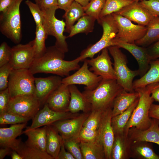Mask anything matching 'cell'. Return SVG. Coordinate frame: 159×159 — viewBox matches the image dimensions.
Segmentation results:
<instances>
[{
  "instance_id": "17",
  "label": "cell",
  "mask_w": 159,
  "mask_h": 159,
  "mask_svg": "<svg viewBox=\"0 0 159 159\" xmlns=\"http://www.w3.org/2000/svg\"><path fill=\"white\" fill-rule=\"evenodd\" d=\"M115 13L125 17L138 25L144 26H147L155 16L139 2L135 1Z\"/></svg>"
},
{
  "instance_id": "24",
  "label": "cell",
  "mask_w": 159,
  "mask_h": 159,
  "mask_svg": "<svg viewBox=\"0 0 159 159\" xmlns=\"http://www.w3.org/2000/svg\"><path fill=\"white\" fill-rule=\"evenodd\" d=\"M130 158L133 159H159V155L155 152L152 145L145 141H130Z\"/></svg>"
},
{
  "instance_id": "15",
  "label": "cell",
  "mask_w": 159,
  "mask_h": 159,
  "mask_svg": "<svg viewBox=\"0 0 159 159\" xmlns=\"http://www.w3.org/2000/svg\"><path fill=\"white\" fill-rule=\"evenodd\" d=\"M86 59L88 65L91 66L89 69L95 74L103 79L116 80L107 48L103 49L101 54L96 57Z\"/></svg>"
},
{
  "instance_id": "47",
  "label": "cell",
  "mask_w": 159,
  "mask_h": 159,
  "mask_svg": "<svg viewBox=\"0 0 159 159\" xmlns=\"http://www.w3.org/2000/svg\"><path fill=\"white\" fill-rule=\"evenodd\" d=\"M10 98L8 88L0 91V115L7 112Z\"/></svg>"
},
{
  "instance_id": "28",
  "label": "cell",
  "mask_w": 159,
  "mask_h": 159,
  "mask_svg": "<svg viewBox=\"0 0 159 159\" xmlns=\"http://www.w3.org/2000/svg\"><path fill=\"white\" fill-rule=\"evenodd\" d=\"M47 126L46 152L54 159H56L63 140L59 132L52 125Z\"/></svg>"
},
{
  "instance_id": "9",
  "label": "cell",
  "mask_w": 159,
  "mask_h": 159,
  "mask_svg": "<svg viewBox=\"0 0 159 159\" xmlns=\"http://www.w3.org/2000/svg\"><path fill=\"white\" fill-rule=\"evenodd\" d=\"M57 8H52L44 11L42 25L47 35L54 37L56 39L55 45L65 53L68 51L66 41L67 37L64 35L66 24L63 20L57 19L55 16Z\"/></svg>"
},
{
  "instance_id": "13",
  "label": "cell",
  "mask_w": 159,
  "mask_h": 159,
  "mask_svg": "<svg viewBox=\"0 0 159 159\" xmlns=\"http://www.w3.org/2000/svg\"><path fill=\"white\" fill-rule=\"evenodd\" d=\"M112 108L105 110L103 113L96 140L103 145L105 159H111V154L115 135L111 125Z\"/></svg>"
},
{
  "instance_id": "50",
  "label": "cell",
  "mask_w": 159,
  "mask_h": 159,
  "mask_svg": "<svg viewBox=\"0 0 159 159\" xmlns=\"http://www.w3.org/2000/svg\"><path fill=\"white\" fill-rule=\"evenodd\" d=\"M65 149L63 141L56 159H75L69 151H66Z\"/></svg>"
},
{
  "instance_id": "3",
  "label": "cell",
  "mask_w": 159,
  "mask_h": 159,
  "mask_svg": "<svg viewBox=\"0 0 159 159\" xmlns=\"http://www.w3.org/2000/svg\"><path fill=\"white\" fill-rule=\"evenodd\" d=\"M123 89L116 80L102 78L95 88L85 90L82 93L90 104L91 110H105L112 108L115 98Z\"/></svg>"
},
{
  "instance_id": "12",
  "label": "cell",
  "mask_w": 159,
  "mask_h": 159,
  "mask_svg": "<svg viewBox=\"0 0 159 159\" xmlns=\"http://www.w3.org/2000/svg\"><path fill=\"white\" fill-rule=\"evenodd\" d=\"M82 66L75 73L62 79V83L69 85H82L86 87L85 90H92L95 88L102 78L92 72L88 69V64L86 59Z\"/></svg>"
},
{
  "instance_id": "10",
  "label": "cell",
  "mask_w": 159,
  "mask_h": 159,
  "mask_svg": "<svg viewBox=\"0 0 159 159\" xmlns=\"http://www.w3.org/2000/svg\"><path fill=\"white\" fill-rule=\"evenodd\" d=\"M41 103L34 95L11 97L7 112L32 119L39 110Z\"/></svg>"
},
{
  "instance_id": "1",
  "label": "cell",
  "mask_w": 159,
  "mask_h": 159,
  "mask_svg": "<svg viewBox=\"0 0 159 159\" xmlns=\"http://www.w3.org/2000/svg\"><path fill=\"white\" fill-rule=\"evenodd\" d=\"M65 53L55 45L47 47L42 56L35 59L29 69L33 74L43 73L68 76L70 72L80 68V61L78 57L71 61L64 60Z\"/></svg>"
},
{
  "instance_id": "2",
  "label": "cell",
  "mask_w": 159,
  "mask_h": 159,
  "mask_svg": "<svg viewBox=\"0 0 159 159\" xmlns=\"http://www.w3.org/2000/svg\"><path fill=\"white\" fill-rule=\"evenodd\" d=\"M158 82L135 89L139 94L138 102L125 127L124 131L125 135H128L129 130L132 127L143 130L150 127L151 118L149 116V111L151 104L154 101L150 95L152 90Z\"/></svg>"
},
{
  "instance_id": "29",
  "label": "cell",
  "mask_w": 159,
  "mask_h": 159,
  "mask_svg": "<svg viewBox=\"0 0 159 159\" xmlns=\"http://www.w3.org/2000/svg\"><path fill=\"white\" fill-rule=\"evenodd\" d=\"M150 65V68L147 72L133 82L134 90L151 84L159 82V59L151 60Z\"/></svg>"
},
{
  "instance_id": "14",
  "label": "cell",
  "mask_w": 159,
  "mask_h": 159,
  "mask_svg": "<svg viewBox=\"0 0 159 159\" xmlns=\"http://www.w3.org/2000/svg\"><path fill=\"white\" fill-rule=\"evenodd\" d=\"M79 114L69 112H59L50 108L47 103L32 118V122L29 127L31 129L50 125L61 120L72 118Z\"/></svg>"
},
{
  "instance_id": "38",
  "label": "cell",
  "mask_w": 159,
  "mask_h": 159,
  "mask_svg": "<svg viewBox=\"0 0 159 159\" xmlns=\"http://www.w3.org/2000/svg\"><path fill=\"white\" fill-rule=\"evenodd\" d=\"M63 140L66 149L75 159H83L80 147L81 141L78 137Z\"/></svg>"
},
{
  "instance_id": "23",
  "label": "cell",
  "mask_w": 159,
  "mask_h": 159,
  "mask_svg": "<svg viewBox=\"0 0 159 159\" xmlns=\"http://www.w3.org/2000/svg\"><path fill=\"white\" fill-rule=\"evenodd\" d=\"M70 98L68 111L73 113H77L80 111L84 112L91 111V107L82 93L75 85H69Z\"/></svg>"
},
{
  "instance_id": "53",
  "label": "cell",
  "mask_w": 159,
  "mask_h": 159,
  "mask_svg": "<svg viewBox=\"0 0 159 159\" xmlns=\"http://www.w3.org/2000/svg\"><path fill=\"white\" fill-rule=\"evenodd\" d=\"M13 0H0V12H5L12 4Z\"/></svg>"
},
{
  "instance_id": "45",
  "label": "cell",
  "mask_w": 159,
  "mask_h": 159,
  "mask_svg": "<svg viewBox=\"0 0 159 159\" xmlns=\"http://www.w3.org/2000/svg\"><path fill=\"white\" fill-rule=\"evenodd\" d=\"M11 48L5 42L0 46V67L9 62L11 56Z\"/></svg>"
},
{
  "instance_id": "37",
  "label": "cell",
  "mask_w": 159,
  "mask_h": 159,
  "mask_svg": "<svg viewBox=\"0 0 159 159\" xmlns=\"http://www.w3.org/2000/svg\"><path fill=\"white\" fill-rule=\"evenodd\" d=\"M134 1L130 0H105V5L100 13L99 19L118 12Z\"/></svg>"
},
{
  "instance_id": "26",
  "label": "cell",
  "mask_w": 159,
  "mask_h": 159,
  "mask_svg": "<svg viewBox=\"0 0 159 159\" xmlns=\"http://www.w3.org/2000/svg\"><path fill=\"white\" fill-rule=\"evenodd\" d=\"M47 126L43 127L31 129L29 127L23 131L28 137L25 142L26 144L46 152Z\"/></svg>"
},
{
  "instance_id": "46",
  "label": "cell",
  "mask_w": 159,
  "mask_h": 159,
  "mask_svg": "<svg viewBox=\"0 0 159 159\" xmlns=\"http://www.w3.org/2000/svg\"><path fill=\"white\" fill-rule=\"evenodd\" d=\"M139 2L153 16L159 17V0H143Z\"/></svg>"
},
{
  "instance_id": "20",
  "label": "cell",
  "mask_w": 159,
  "mask_h": 159,
  "mask_svg": "<svg viewBox=\"0 0 159 159\" xmlns=\"http://www.w3.org/2000/svg\"><path fill=\"white\" fill-rule=\"evenodd\" d=\"M27 122L11 125L8 127L0 128V145L1 148H7L15 150L21 142L16 138L23 134V130Z\"/></svg>"
},
{
  "instance_id": "7",
  "label": "cell",
  "mask_w": 159,
  "mask_h": 159,
  "mask_svg": "<svg viewBox=\"0 0 159 159\" xmlns=\"http://www.w3.org/2000/svg\"><path fill=\"white\" fill-rule=\"evenodd\" d=\"M29 69H13L8 79V88L11 97L34 95L35 78Z\"/></svg>"
},
{
  "instance_id": "22",
  "label": "cell",
  "mask_w": 159,
  "mask_h": 159,
  "mask_svg": "<svg viewBox=\"0 0 159 159\" xmlns=\"http://www.w3.org/2000/svg\"><path fill=\"white\" fill-rule=\"evenodd\" d=\"M115 46L126 50L135 57L138 64V70L140 77L147 72L150 68V63L151 60L146 48L139 46L135 44L124 42H118Z\"/></svg>"
},
{
  "instance_id": "58",
  "label": "cell",
  "mask_w": 159,
  "mask_h": 159,
  "mask_svg": "<svg viewBox=\"0 0 159 159\" xmlns=\"http://www.w3.org/2000/svg\"><path fill=\"white\" fill-rule=\"evenodd\" d=\"M41 0H34L36 2V3L37 4H38L40 1Z\"/></svg>"
},
{
  "instance_id": "39",
  "label": "cell",
  "mask_w": 159,
  "mask_h": 159,
  "mask_svg": "<svg viewBox=\"0 0 159 159\" xmlns=\"http://www.w3.org/2000/svg\"><path fill=\"white\" fill-rule=\"evenodd\" d=\"M105 3V0H91L83 7L85 14L92 16L98 20Z\"/></svg>"
},
{
  "instance_id": "59",
  "label": "cell",
  "mask_w": 159,
  "mask_h": 159,
  "mask_svg": "<svg viewBox=\"0 0 159 159\" xmlns=\"http://www.w3.org/2000/svg\"><path fill=\"white\" fill-rule=\"evenodd\" d=\"M132 0L134 1H137V2H140V1H143V0Z\"/></svg>"
},
{
  "instance_id": "11",
  "label": "cell",
  "mask_w": 159,
  "mask_h": 159,
  "mask_svg": "<svg viewBox=\"0 0 159 159\" xmlns=\"http://www.w3.org/2000/svg\"><path fill=\"white\" fill-rule=\"evenodd\" d=\"M35 58L34 41L18 44L11 48L9 63L13 69H29Z\"/></svg>"
},
{
  "instance_id": "55",
  "label": "cell",
  "mask_w": 159,
  "mask_h": 159,
  "mask_svg": "<svg viewBox=\"0 0 159 159\" xmlns=\"http://www.w3.org/2000/svg\"><path fill=\"white\" fill-rule=\"evenodd\" d=\"M12 150L7 148H1L0 149V159H3L7 155L11 154Z\"/></svg>"
},
{
  "instance_id": "31",
  "label": "cell",
  "mask_w": 159,
  "mask_h": 159,
  "mask_svg": "<svg viewBox=\"0 0 159 159\" xmlns=\"http://www.w3.org/2000/svg\"><path fill=\"white\" fill-rule=\"evenodd\" d=\"M83 159H105L103 145L97 140L91 142H80Z\"/></svg>"
},
{
  "instance_id": "18",
  "label": "cell",
  "mask_w": 159,
  "mask_h": 159,
  "mask_svg": "<svg viewBox=\"0 0 159 159\" xmlns=\"http://www.w3.org/2000/svg\"><path fill=\"white\" fill-rule=\"evenodd\" d=\"M58 75L35 78L34 95L41 105H44L50 95L62 83Z\"/></svg>"
},
{
  "instance_id": "43",
  "label": "cell",
  "mask_w": 159,
  "mask_h": 159,
  "mask_svg": "<svg viewBox=\"0 0 159 159\" xmlns=\"http://www.w3.org/2000/svg\"><path fill=\"white\" fill-rule=\"evenodd\" d=\"M13 69L9 62L0 67V91L8 88L9 78Z\"/></svg>"
},
{
  "instance_id": "4",
  "label": "cell",
  "mask_w": 159,
  "mask_h": 159,
  "mask_svg": "<svg viewBox=\"0 0 159 159\" xmlns=\"http://www.w3.org/2000/svg\"><path fill=\"white\" fill-rule=\"evenodd\" d=\"M98 23L102 27L103 33L100 39L83 50L78 57L80 62L94 55L105 48L114 46V40L118 31L116 21L112 14L100 18Z\"/></svg>"
},
{
  "instance_id": "36",
  "label": "cell",
  "mask_w": 159,
  "mask_h": 159,
  "mask_svg": "<svg viewBox=\"0 0 159 159\" xmlns=\"http://www.w3.org/2000/svg\"><path fill=\"white\" fill-rule=\"evenodd\" d=\"M48 36L42 24L36 26L35 37L34 39L35 58L42 56L47 48L45 41Z\"/></svg>"
},
{
  "instance_id": "6",
  "label": "cell",
  "mask_w": 159,
  "mask_h": 159,
  "mask_svg": "<svg viewBox=\"0 0 159 159\" xmlns=\"http://www.w3.org/2000/svg\"><path fill=\"white\" fill-rule=\"evenodd\" d=\"M107 48L114 59L113 64L117 82L126 91L129 92L135 91L133 87V81L135 77L139 75L138 71L132 70L129 68L127 57L119 47L113 46Z\"/></svg>"
},
{
  "instance_id": "32",
  "label": "cell",
  "mask_w": 159,
  "mask_h": 159,
  "mask_svg": "<svg viewBox=\"0 0 159 159\" xmlns=\"http://www.w3.org/2000/svg\"><path fill=\"white\" fill-rule=\"evenodd\" d=\"M138 99L139 98L126 110L121 114L112 117L111 125L115 135L124 133L125 127L133 110L138 104Z\"/></svg>"
},
{
  "instance_id": "52",
  "label": "cell",
  "mask_w": 159,
  "mask_h": 159,
  "mask_svg": "<svg viewBox=\"0 0 159 159\" xmlns=\"http://www.w3.org/2000/svg\"><path fill=\"white\" fill-rule=\"evenodd\" d=\"M59 9L67 11L71 6L74 0H57Z\"/></svg>"
},
{
  "instance_id": "48",
  "label": "cell",
  "mask_w": 159,
  "mask_h": 159,
  "mask_svg": "<svg viewBox=\"0 0 159 159\" xmlns=\"http://www.w3.org/2000/svg\"><path fill=\"white\" fill-rule=\"evenodd\" d=\"M146 48L151 60L159 58V40Z\"/></svg>"
},
{
  "instance_id": "56",
  "label": "cell",
  "mask_w": 159,
  "mask_h": 159,
  "mask_svg": "<svg viewBox=\"0 0 159 159\" xmlns=\"http://www.w3.org/2000/svg\"><path fill=\"white\" fill-rule=\"evenodd\" d=\"M12 159H23L21 157L15 150H12L11 153Z\"/></svg>"
},
{
  "instance_id": "8",
  "label": "cell",
  "mask_w": 159,
  "mask_h": 159,
  "mask_svg": "<svg viewBox=\"0 0 159 159\" xmlns=\"http://www.w3.org/2000/svg\"><path fill=\"white\" fill-rule=\"evenodd\" d=\"M111 14L118 29L114 39V46L118 42L135 44L136 41L142 38L146 34V26L135 24L126 17L115 13Z\"/></svg>"
},
{
  "instance_id": "33",
  "label": "cell",
  "mask_w": 159,
  "mask_h": 159,
  "mask_svg": "<svg viewBox=\"0 0 159 159\" xmlns=\"http://www.w3.org/2000/svg\"><path fill=\"white\" fill-rule=\"evenodd\" d=\"M85 14L83 7L74 1L69 8L65 11L62 16L65 19L64 32L69 33L75 22Z\"/></svg>"
},
{
  "instance_id": "16",
  "label": "cell",
  "mask_w": 159,
  "mask_h": 159,
  "mask_svg": "<svg viewBox=\"0 0 159 159\" xmlns=\"http://www.w3.org/2000/svg\"><path fill=\"white\" fill-rule=\"evenodd\" d=\"M90 112H84L74 117L59 121L50 125L60 133L63 139L78 137Z\"/></svg>"
},
{
  "instance_id": "19",
  "label": "cell",
  "mask_w": 159,
  "mask_h": 159,
  "mask_svg": "<svg viewBox=\"0 0 159 159\" xmlns=\"http://www.w3.org/2000/svg\"><path fill=\"white\" fill-rule=\"evenodd\" d=\"M128 137L131 141H145L154 143L159 145V120L151 118L150 127L141 130L132 127L129 130Z\"/></svg>"
},
{
  "instance_id": "54",
  "label": "cell",
  "mask_w": 159,
  "mask_h": 159,
  "mask_svg": "<svg viewBox=\"0 0 159 159\" xmlns=\"http://www.w3.org/2000/svg\"><path fill=\"white\" fill-rule=\"evenodd\" d=\"M151 94L154 100L159 103V82L152 90Z\"/></svg>"
},
{
  "instance_id": "21",
  "label": "cell",
  "mask_w": 159,
  "mask_h": 159,
  "mask_svg": "<svg viewBox=\"0 0 159 159\" xmlns=\"http://www.w3.org/2000/svg\"><path fill=\"white\" fill-rule=\"evenodd\" d=\"M70 98L69 85L62 83L50 95L46 103L53 110L67 112Z\"/></svg>"
},
{
  "instance_id": "41",
  "label": "cell",
  "mask_w": 159,
  "mask_h": 159,
  "mask_svg": "<svg viewBox=\"0 0 159 159\" xmlns=\"http://www.w3.org/2000/svg\"><path fill=\"white\" fill-rule=\"evenodd\" d=\"M31 119L6 112L0 115V124L12 125L26 123Z\"/></svg>"
},
{
  "instance_id": "27",
  "label": "cell",
  "mask_w": 159,
  "mask_h": 159,
  "mask_svg": "<svg viewBox=\"0 0 159 159\" xmlns=\"http://www.w3.org/2000/svg\"><path fill=\"white\" fill-rule=\"evenodd\" d=\"M130 144L128 135L124 133L115 135L111 151V159L130 158Z\"/></svg>"
},
{
  "instance_id": "44",
  "label": "cell",
  "mask_w": 159,
  "mask_h": 159,
  "mask_svg": "<svg viewBox=\"0 0 159 159\" xmlns=\"http://www.w3.org/2000/svg\"><path fill=\"white\" fill-rule=\"evenodd\" d=\"M97 134V130L83 126L79 133L78 138L81 142H91L96 140Z\"/></svg>"
},
{
  "instance_id": "40",
  "label": "cell",
  "mask_w": 159,
  "mask_h": 159,
  "mask_svg": "<svg viewBox=\"0 0 159 159\" xmlns=\"http://www.w3.org/2000/svg\"><path fill=\"white\" fill-rule=\"evenodd\" d=\"M104 111L99 110H91L89 116L84 122L83 127L98 130Z\"/></svg>"
},
{
  "instance_id": "30",
  "label": "cell",
  "mask_w": 159,
  "mask_h": 159,
  "mask_svg": "<svg viewBox=\"0 0 159 159\" xmlns=\"http://www.w3.org/2000/svg\"><path fill=\"white\" fill-rule=\"evenodd\" d=\"M146 26L145 35L135 42L137 45L145 48L159 40V17L155 16Z\"/></svg>"
},
{
  "instance_id": "49",
  "label": "cell",
  "mask_w": 159,
  "mask_h": 159,
  "mask_svg": "<svg viewBox=\"0 0 159 159\" xmlns=\"http://www.w3.org/2000/svg\"><path fill=\"white\" fill-rule=\"evenodd\" d=\"M37 4L42 11L54 8L59 9L57 0H41Z\"/></svg>"
},
{
  "instance_id": "25",
  "label": "cell",
  "mask_w": 159,
  "mask_h": 159,
  "mask_svg": "<svg viewBox=\"0 0 159 159\" xmlns=\"http://www.w3.org/2000/svg\"><path fill=\"white\" fill-rule=\"evenodd\" d=\"M138 98L137 92H129L123 89L114 100L112 110V117L126 110Z\"/></svg>"
},
{
  "instance_id": "51",
  "label": "cell",
  "mask_w": 159,
  "mask_h": 159,
  "mask_svg": "<svg viewBox=\"0 0 159 159\" xmlns=\"http://www.w3.org/2000/svg\"><path fill=\"white\" fill-rule=\"evenodd\" d=\"M149 116L151 118L159 120V105L152 103L149 111Z\"/></svg>"
},
{
  "instance_id": "57",
  "label": "cell",
  "mask_w": 159,
  "mask_h": 159,
  "mask_svg": "<svg viewBox=\"0 0 159 159\" xmlns=\"http://www.w3.org/2000/svg\"><path fill=\"white\" fill-rule=\"evenodd\" d=\"M74 1L80 4L83 7H85L88 4L91 0H74Z\"/></svg>"
},
{
  "instance_id": "35",
  "label": "cell",
  "mask_w": 159,
  "mask_h": 159,
  "mask_svg": "<svg viewBox=\"0 0 159 159\" xmlns=\"http://www.w3.org/2000/svg\"><path fill=\"white\" fill-rule=\"evenodd\" d=\"M96 19L94 17L85 14L72 27L68 37H71L80 33L87 34L93 32Z\"/></svg>"
},
{
  "instance_id": "42",
  "label": "cell",
  "mask_w": 159,
  "mask_h": 159,
  "mask_svg": "<svg viewBox=\"0 0 159 159\" xmlns=\"http://www.w3.org/2000/svg\"><path fill=\"white\" fill-rule=\"evenodd\" d=\"M33 16L36 26L42 24L44 21V13L39 5L29 0L25 1Z\"/></svg>"
},
{
  "instance_id": "34",
  "label": "cell",
  "mask_w": 159,
  "mask_h": 159,
  "mask_svg": "<svg viewBox=\"0 0 159 159\" xmlns=\"http://www.w3.org/2000/svg\"><path fill=\"white\" fill-rule=\"evenodd\" d=\"M15 150L23 159H54L46 152L28 145L22 141Z\"/></svg>"
},
{
  "instance_id": "5",
  "label": "cell",
  "mask_w": 159,
  "mask_h": 159,
  "mask_svg": "<svg viewBox=\"0 0 159 159\" xmlns=\"http://www.w3.org/2000/svg\"><path fill=\"white\" fill-rule=\"evenodd\" d=\"M24 0H13L8 9L0 15L1 33L16 44L22 38L20 6Z\"/></svg>"
}]
</instances>
